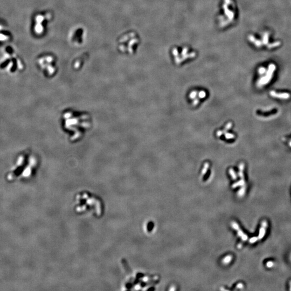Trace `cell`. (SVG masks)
<instances>
[{"mask_svg":"<svg viewBox=\"0 0 291 291\" xmlns=\"http://www.w3.org/2000/svg\"><path fill=\"white\" fill-rule=\"evenodd\" d=\"M275 70V66L274 64H271L268 68L267 71H266V75L265 76L262 77L258 81V84L259 86L265 85L270 82L271 79L272 77V75Z\"/></svg>","mask_w":291,"mask_h":291,"instance_id":"obj_2","label":"cell"},{"mask_svg":"<svg viewBox=\"0 0 291 291\" xmlns=\"http://www.w3.org/2000/svg\"><path fill=\"white\" fill-rule=\"evenodd\" d=\"M273 265H274V262L272 261H269L266 262V266L268 268H271V267H273Z\"/></svg>","mask_w":291,"mask_h":291,"instance_id":"obj_9","label":"cell"},{"mask_svg":"<svg viewBox=\"0 0 291 291\" xmlns=\"http://www.w3.org/2000/svg\"><path fill=\"white\" fill-rule=\"evenodd\" d=\"M35 162L33 155L29 152L21 153L17 156L14 166L7 176V179L12 181L20 177H29L32 173Z\"/></svg>","mask_w":291,"mask_h":291,"instance_id":"obj_1","label":"cell"},{"mask_svg":"<svg viewBox=\"0 0 291 291\" xmlns=\"http://www.w3.org/2000/svg\"><path fill=\"white\" fill-rule=\"evenodd\" d=\"M238 286H239V287H238V288H242V287H243V285H242L241 284H239L238 285Z\"/></svg>","mask_w":291,"mask_h":291,"instance_id":"obj_11","label":"cell"},{"mask_svg":"<svg viewBox=\"0 0 291 291\" xmlns=\"http://www.w3.org/2000/svg\"><path fill=\"white\" fill-rule=\"evenodd\" d=\"M266 69H265V68H264V67H262L259 68V70H258V71H259V74H260V75H262V74L265 73L266 72Z\"/></svg>","mask_w":291,"mask_h":291,"instance_id":"obj_7","label":"cell"},{"mask_svg":"<svg viewBox=\"0 0 291 291\" xmlns=\"http://www.w3.org/2000/svg\"><path fill=\"white\" fill-rule=\"evenodd\" d=\"M245 190L246 188L245 187H244L241 188V190L239 191L238 192V195L239 196H242L244 195L245 193Z\"/></svg>","mask_w":291,"mask_h":291,"instance_id":"obj_6","label":"cell"},{"mask_svg":"<svg viewBox=\"0 0 291 291\" xmlns=\"http://www.w3.org/2000/svg\"><path fill=\"white\" fill-rule=\"evenodd\" d=\"M289 146H290L291 147V141L290 142V143H289Z\"/></svg>","mask_w":291,"mask_h":291,"instance_id":"obj_13","label":"cell"},{"mask_svg":"<svg viewBox=\"0 0 291 291\" xmlns=\"http://www.w3.org/2000/svg\"><path fill=\"white\" fill-rule=\"evenodd\" d=\"M233 227L235 229L237 230V232H238V236H240L241 237V239L243 241H247V239H248V237L244 233H243L241 230L239 228V226H238V225L237 224V223L236 222H234L233 223Z\"/></svg>","mask_w":291,"mask_h":291,"instance_id":"obj_5","label":"cell"},{"mask_svg":"<svg viewBox=\"0 0 291 291\" xmlns=\"http://www.w3.org/2000/svg\"><path fill=\"white\" fill-rule=\"evenodd\" d=\"M231 258H232L231 256H228L227 257H226L225 259L224 262H225L226 263H228V262H229L231 261Z\"/></svg>","mask_w":291,"mask_h":291,"instance_id":"obj_10","label":"cell"},{"mask_svg":"<svg viewBox=\"0 0 291 291\" xmlns=\"http://www.w3.org/2000/svg\"><path fill=\"white\" fill-rule=\"evenodd\" d=\"M290 259H291V255H290Z\"/></svg>","mask_w":291,"mask_h":291,"instance_id":"obj_14","label":"cell"},{"mask_svg":"<svg viewBox=\"0 0 291 291\" xmlns=\"http://www.w3.org/2000/svg\"><path fill=\"white\" fill-rule=\"evenodd\" d=\"M290 290L291 291V281H290Z\"/></svg>","mask_w":291,"mask_h":291,"instance_id":"obj_12","label":"cell"},{"mask_svg":"<svg viewBox=\"0 0 291 291\" xmlns=\"http://www.w3.org/2000/svg\"><path fill=\"white\" fill-rule=\"evenodd\" d=\"M267 226H268V224H267V221L266 220H263L262 222V225H261L260 229H259V235H258V236L257 237L258 241L262 240V239L265 236V235L266 234V229H267Z\"/></svg>","mask_w":291,"mask_h":291,"instance_id":"obj_3","label":"cell"},{"mask_svg":"<svg viewBox=\"0 0 291 291\" xmlns=\"http://www.w3.org/2000/svg\"><path fill=\"white\" fill-rule=\"evenodd\" d=\"M271 96L274 98H277L281 99H287L290 97V95L288 93H278L274 91H271L270 92Z\"/></svg>","mask_w":291,"mask_h":291,"instance_id":"obj_4","label":"cell"},{"mask_svg":"<svg viewBox=\"0 0 291 291\" xmlns=\"http://www.w3.org/2000/svg\"><path fill=\"white\" fill-rule=\"evenodd\" d=\"M257 241H258V238H257V237H254L250 238L249 241L250 243L251 244H253L254 243Z\"/></svg>","mask_w":291,"mask_h":291,"instance_id":"obj_8","label":"cell"}]
</instances>
